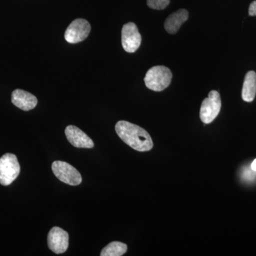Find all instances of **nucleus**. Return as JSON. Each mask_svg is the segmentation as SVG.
<instances>
[{
  "label": "nucleus",
  "instance_id": "nucleus-6",
  "mask_svg": "<svg viewBox=\"0 0 256 256\" xmlns=\"http://www.w3.org/2000/svg\"><path fill=\"white\" fill-rule=\"evenodd\" d=\"M92 26L84 18H76L70 23L64 34L66 41L70 44L82 42L88 36Z\"/></svg>",
  "mask_w": 256,
  "mask_h": 256
},
{
  "label": "nucleus",
  "instance_id": "nucleus-14",
  "mask_svg": "<svg viewBox=\"0 0 256 256\" xmlns=\"http://www.w3.org/2000/svg\"><path fill=\"white\" fill-rule=\"evenodd\" d=\"M170 0H148L146 4L153 10H164L170 4Z\"/></svg>",
  "mask_w": 256,
  "mask_h": 256
},
{
  "label": "nucleus",
  "instance_id": "nucleus-4",
  "mask_svg": "<svg viewBox=\"0 0 256 256\" xmlns=\"http://www.w3.org/2000/svg\"><path fill=\"white\" fill-rule=\"evenodd\" d=\"M222 108L220 94L216 90H212L208 98L202 102L200 109V118L204 124H210L214 120Z\"/></svg>",
  "mask_w": 256,
  "mask_h": 256
},
{
  "label": "nucleus",
  "instance_id": "nucleus-5",
  "mask_svg": "<svg viewBox=\"0 0 256 256\" xmlns=\"http://www.w3.org/2000/svg\"><path fill=\"white\" fill-rule=\"evenodd\" d=\"M54 174L62 182L70 186H77L82 182V176L78 170L68 163L62 161L54 162L52 166Z\"/></svg>",
  "mask_w": 256,
  "mask_h": 256
},
{
  "label": "nucleus",
  "instance_id": "nucleus-8",
  "mask_svg": "<svg viewBox=\"0 0 256 256\" xmlns=\"http://www.w3.org/2000/svg\"><path fill=\"white\" fill-rule=\"evenodd\" d=\"M68 234L64 229L53 227L47 237L48 248L55 254H64L68 249Z\"/></svg>",
  "mask_w": 256,
  "mask_h": 256
},
{
  "label": "nucleus",
  "instance_id": "nucleus-9",
  "mask_svg": "<svg viewBox=\"0 0 256 256\" xmlns=\"http://www.w3.org/2000/svg\"><path fill=\"white\" fill-rule=\"evenodd\" d=\"M65 134L69 142L76 148H92L94 146L92 140L76 126H68L66 127Z\"/></svg>",
  "mask_w": 256,
  "mask_h": 256
},
{
  "label": "nucleus",
  "instance_id": "nucleus-1",
  "mask_svg": "<svg viewBox=\"0 0 256 256\" xmlns=\"http://www.w3.org/2000/svg\"><path fill=\"white\" fill-rule=\"evenodd\" d=\"M116 131L124 143L138 152L150 151L152 149V140L146 130L128 121H118Z\"/></svg>",
  "mask_w": 256,
  "mask_h": 256
},
{
  "label": "nucleus",
  "instance_id": "nucleus-2",
  "mask_svg": "<svg viewBox=\"0 0 256 256\" xmlns=\"http://www.w3.org/2000/svg\"><path fill=\"white\" fill-rule=\"evenodd\" d=\"M172 74L168 67L156 66L146 72L144 80L146 86L154 92H162L171 84Z\"/></svg>",
  "mask_w": 256,
  "mask_h": 256
},
{
  "label": "nucleus",
  "instance_id": "nucleus-16",
  "mask_svg": "<svg viewBox=\"0 0 256 256\" xmlns=\"http://www.w3.org/2000/svg\"><path fill=\"white\" fill-rule=\"evenodd\" d=\"M252 170L256 172V159L252 162Z\"/></svg>",
  "mask_w": 256,
  "mask_h": 256
},
{
  "label": "nucleus",
  "instance_id": "nucleus-11",
  "mask_svg": "<svg viewBox=\"0 0 256 256\" xmlns=\"http://www.w3.org/2000/svg\"><path fill=\"white\" fill-rule=\"evenodd\" d=\"M188 18V12L186 10H180L170 14L164 22V28L168 33L174 34L178 31L182 24Z\"/></svg>",
  "mask_w": 256,
  "mask_h": 256
},
{
  "label": "nucleus",
  "instance_id": "nucleus-3",
  "mask_svg": "<svg viewBox=\"0 0 256 256\" xmlns=\"http://www.w3.org/2000/svg\"><path fill=\"white\" fill-rule=\"evenodd\" d=\"M20 165L14 154L6 153L0 158V184L8 186L18 178Z\"/></svg>",
  "mask_w": 256,
  "mask_h": 256
},
{
  "label": "nucleus",
  "instance_id": "nucleus-12",
  "mask_svg": "<svg viewBox=\"0 0 256 256\" xmlns=\"http://www.w3.org/2000/svg\"><path fill=\"white\" fill-rule=\"evenodd\" d=\"M256 95V74L249 72L246 75L242 89V98L246 102H252Z\"/></svg>",
  "mask_w": 256,
  "mask_h": 256
},
{
  "label": "nucleus",
  "instance_id": "nucleus-15",
  "mask_svg": "<svg viewBox=\"0 0 256 256\" xmlns=\"http://www.w3.org/2000/svg\"><path fill=\"white\" fill-rule=\"evenodd\" d=\"M248 14L250 16H256V1H254L249 6Z\"/></svg>",
  "mask_w": 256,
  "mask_h": 256
},
{
  "label": "nucleus",
  "instance_id": "nucleus-10",
  "mask_svg": "<svg viewBox=\"0 0 256 256\" xmlns=\"http://www.w3.org/2000/svg\"><path fill=\"white\" fill-rule=\"evenodd\" d=\"M12 102L15 106L24 111L34 108L37 105L36 96L21 89H16L12 94Z\"/></svg>",
  "mask_w": 256,
  "mask_h": 256
},
{
  "label": "nucleus",
  "instance_id": "nucleus-13",
  "mask_svg": "<svg viewBox=\"0 0 256 256\" xmlns=\"http://www.w3.org/2000/svg\"><path fill=\"white\" fill-rule=\"evenodd\" d=\"M128 246L124 242H111L100 252L101 256H121L127 252Z\"/></svg>",
  "mask_w": 256,
  "mask_h": 256
},
{
  "label": "nucleus",
  "instance_id": "nucleus-7",
  "mask_svg": "<svg viewBox=\"0 0 256 256\" xmlns=\"http://www.w3.org/2000/svg\"><path fill=\"white\" fill-rule=\"evenodd\" d=\"M122 45L128 53H134L139 48L142 42V36L138 31L136 24H126L122 28Z\"/></svg>",
  "mask_w": 256,
  "mask_h": 256
}]
</instances>
